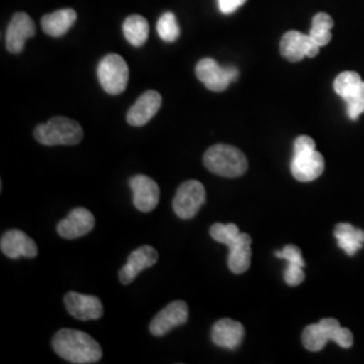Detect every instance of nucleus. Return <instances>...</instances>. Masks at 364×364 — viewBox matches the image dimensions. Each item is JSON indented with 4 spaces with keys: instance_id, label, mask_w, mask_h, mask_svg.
<instances>
[{
    "instance_id": "nucleus-1",
    "label": "nucleus",
    "mask_w": 364,
    "mask_h": 364,
    "mask_svg": "<svg viewBox=\"0 0 364 364\" xmlns=\"http://www.w3.org/2000/svg\"><path fill=\"white\" fill-rule=\"evenodd\" d=\"M52 346L60 358L70 363H97L103 356L100 344L88 333L76 329H61L57 332Z\"/></svg>"
},
{
    "instance_id": "nucleus-2",
    "label": "nucleus",
    "mask_w": 364,
    "mask_h": 364,
    "mask_svg": "<svg viewBox=\"0 0 364 364\" xmlns=\"http://www.w3.org/2000/svg\"><path fill=\"white\" fill-rule=\"evenodd\" d=\"M203 161L210 173L227 178L240 177L248 168L246 156L230 144H219L209 147Z\"/></svg>"
},
{
    "instance_id": "nucleus-3",
    "label": "nucleus",
    "mask_w": 364,
    "mask_h": 364,
    "mask_svg": "<svg viewBox=\"0 0 364 364\" xmlns=\"http://www.w3.org/2000/svg\"><path fill=\"white\" fill-rule=\"evenodd\" d=\"M82 136L84 131L77 122L64 117H53L34 131V138L45 146H73L80 144Z\"/></svg>"
},
{
    "instance_id": "nucleus-4",
    "label": "nucleus",
    "mask_w": 364,
    "mask_h": 364,
    "mask_svg": "<svg viewBox=\"0 0 364 364\" xmlns=\"http://www.w3.org/2000/svg\"><path fill=\"white\" fill-rule=\"evenodd\" d=\"M100 85L109 95H120L127 88L129 66L119 54H108L97 68Z\"/></svg>"
},
{
    "instance_id": "nucleus-5",
    "label": "nucleus",
    "mask_w": 364,
    "mask_h": 364,
    "mask_svg": "<svg viewBox=\"0 0 364 364\" xmlns=\"http://www.w3.org/2000/svg\"><path fill=\"white\" fill-rule=\"evenodd\" d=\"M196 76L212 92H223L239 77L235 66L223 68L213 58H203L196 65Z\"/></svg>"
},
{
    "instance_id": "nucleus-6",
    "label": "nucleus",
    "mask_w": 364,
    "mask_h": 364,
    "mask_svg": "<svg viewBox=\"0 0 364 364\" xmlns=\"http://www.w3.org/2000/svg\"><path fill=\"white\" fill-rule=\"evenodd\" d=\"M205 188L201 182L195 180L183 182L173 200V209L180 219H192L205 203Z\"/></svg>"
},
{
    "instance_id": "nucleus-7",
    "label": "nucleus",
    "mask_w": 364,
    "mask_h": 364,
    "mask_svg": "<svg viewBox=\"0 0 364 364\" xmlns=\"http://www.w3.org/2000/svg\"><path fill=\"white\" fill-rule=\"evenodd\" d=\"M279 50L284 58L290 63H299L302 58H313L320 52V46L317 42L308 34H302L299 31H287L281 39Z\"/></svg>"
},
{
    "instance_id": "nucleus-8",
    "label": "nucleus",
    "mask_w": 364,
    "mask_h": 364,
    "mask_svg": "<svg viewBox=\"0 0 364 364\" xmlns=\"http://www.w3.org/2000/svg\"><path fill=\"white\" fill-rule=\"evenodd\" d=\"M189 309L183 301L170 302L161 312L156 314L150 323V332L154 336H164L169 333L171 329L182 326L188 321Z\"/></svg>"
},
{
    "instance_id": "nucleus-9",
    "label": "nucleus",
    "mask_w": 364,
    "mask_h": 364,
    "mask_svg": "<svg viewBox=\"0 0 364 364\" xmlns=\"http://www.w3.org/2000/svg\"><path fill=\"white\" fill-rule=\"evenodd\" d=\"M64 302H65L68 313L81 321L97 320L103 316L105 312L102 301L95 296L69 291L66 293Z\"/></svg>"
},
{
    "instance_id": "nucleus-10",
    "label": "nucleus",
    "mask_w": 364,
    "mask_h": 364,
    "mask_svg": "<svg viewBox=\"0 0 364 364\" xmlns=\"http://www.w3.org/2000/svg\"><path fill=\"white\" fill-rule=\"evenodd\" d=\"M132 191V201L135 208L141 212H151L156 208L159 201V186L156 182L147 176H134L129 181Z\"/></svg>"
},
{
    "instance_id": "nucleus-11",
    "label": "nucleus",
    "mask_w": 364,
    "mask_h": 364,
    "mask_svg": "<svg viewBox=\"0 0 364 364\" xmlns=\"http://www.w3.org/2000/svg\"><path fill=\"white\" fill-rule=\"evenodd\" d=\"M290 170L297 181H313L324 171V158L316 150L294 153Z\"/></svg>"
},
{
    "instance_id": "nucleus-12",
    "label": "nucleus",
    "mask_w": 364,
    "mask_h": 364,
    "mask_svg": "<svg viewBox=\"0 0 364 364\" xmlns=\"http://www.w3.org/2000/svg\"><path fill=\"white\" fill-rule=\"evenodd\" d=\"M0 248H1V252L11 259H19L22 257L34 258L38 254L36 242L19 230H11L3 235Z\"/></svg>"
},
{
    "instance_id": "nucleus-13",
    "label": "nucleus",
    "mask_w": 364,
    "mask_h": 364,
    "mask_svg": "<svg viewBox=\"0 0 364 364\" xmlns=\"http://www.w3.org/2000/svg\"><path fill=\"white\" fill-rule=\"evenodd\" d=\"M95 227V218L87 208H75L57 225V232L64 239H77L90 234Z\"/></svg>"
},
{
    "instance_id": "nucleus-14",
    "label": "nucleus",
    "mask_w": 364,
    "mask_h": 364,
    "mask_svg": "<svg viewBox=\"0 0 364 364\" xmlns=\"http://www.w3.org/2000/svg\"><path fill=\"white\" fill-rule=\"evenodd\" d=\"M36 36V25L25 13H16L13 16L6 36L7 50L14 54L22 52L26 39Z\"/></svg>"
},
{
    "instance_id": "nucleus-15",
    "label": "nucleus",
    "mask_w": 364,
    "mask_h": 364,
    "mask_svg": "<svg viewBox=\"0 0 364 364\" xmlns=\"http://www.w3.org/2000/svg\"><path fill=\"white\" fill-rule=\"evenodd\" d=\"M158 260V252L151 246H142L132 251L127 263L119 272V279L123 285H130L131 282L139 275V273L154 266Z\"/></svg>"
},
{
    "instance_id": "nucleus-16",
    "label": "nucleus",
    "mask_w": 364,
    "mask_h": 364,
    "mask_svg": "<svg viewBox=\"0 0 364 364\" xmlns=\"http://www.w3.org/2000/svg\"><path fill=\"white\" fill-rule=\"evenodd\" d=\"M161 105H162V97L158 92H144L127 112L129 124L135 127L144 126L154 117V115H156Z\"/></svg>"
},
{
    "instance_id": "nucleus-17",
    "label": "nucleus",
    "mask_w": 364,
    "mask_h": 364,
    "mask_svg": "<svg viewBox=\"0 0 364 364\" xmlns=\"http://www.w3.org/2000/svg\"><path fill=\"white\" fill-rule=\"evenodd\" d=\"M210 336L218 347L236 350L245 338V326L231 318H223L213 326Z\"/></svg>"
},
{
    "instance_id": "nucleus-18",
    "label": "nucleus",
    "mask_w": 364,
    "mask_h": 364,
    "mask_svg": "<svg viewBox=\"0 0 364 364\" xmlns=\"http://www.w3.org/2000/svg\"><path fill=\"white\" fill-rule=\"evenodd\" d=\"M228 247L230 270L235 274L246 273L251 264V236L247 234H239Z\"/></svg>"
},
{
    "instance_id": "nucleus-19",
    "label": "nucleus",
    "mask_w": 364,
    "mask_h": 364,
    "mask_svg": "<svg viewBox=\"0 0 364 364\" xmlns=\"http://www.w3.org/2000/svg\"><path fill=\"white\" fill-rule=\"evenodd\" d=\"M76 19L77 14L73 9H63L45 15L41 21V27L43 33L50 37H61L75 25Z\"/></svg>"
},
{
    "instance_id": "nucleus-20",
    "label": "nucleus",
    "mask_w": 364,
    "mask_h": 364,
    "mask_svg": "<svg viewBox=\"0 0 364 364\" xmlns=\"http://www.w3.org/2000/svg\"><path fill=\"white\" fill-rule=\"evenodd\" d=\"M335 236L338 239V247L343 248L348 255H355L359 248L363 247V231L356 230L351 224H338L335 227Z\"/></svg>"
},
{
    "instance_id": "nucleus-21",
    "label": "nucleus",
    "mask_w": 364,
    "mask_h": 364,
    "mask_svg": "<svg viewBox=\"0 0 364 364\" xmlns=\"http://www.w3.org/2000/svg\"><path fill=\"white\" fill-rule=\"evenodd\" d=\"M149 22L141 15H131L123 23L124 37L132 46H142L149 38Z\"/></svg>"
},
{
    "instance_id": "nucleus-22",
    "label": "nucleus",
    "mask_w": 364,
    "mask_h": 364,
    "mask_svg": "<svg viewBox=\"0 0 364 364\" xmlns=\"http://www.w3.org/2000/svg\"><path fill=\"white\" fill-rule=\"evenodd\" d=\"M332 27H333V19L328 14L318 13L313 18L312 28L309 36L317 42L320 48H323L332 39V34H331Z\"/></svg>"
},
{
    "instance_id": "nucleus-23",
    "label": "nucleus",
    "mask_w": 364,
    "mask_h": 364,
    "mask_svg": "<svg viewBox=\"0 0 364 364\" xmlns=\"http://www.w3.org/2000/svg\"><path fill=\"white\" fill-rule=\"evenodd\" d=\"M363 82V80L356 72H343L335 80L333 88L340 97H343L344 100H348L360 90Z\"/></svg>"
},
{
    "instance_id": "nucleus-24",
    "label": "nucleus",
    "mask_w": 364,
    "mask_h": 364,
    "mask_svg": "<svg viewBox=\"0 0 364 364\" xmlns=\"http://www.w3.org/2000/svg\"><path fill=\"white\" fill-rule=\"evenodd\" d=\"M328 341L329 336L320 323L306 326L302 332V344L308 351H321Z\"/></svg>"
},
{
    "instance_id": "nucleus-25",
    "label": "nucleus",
    "mask_w": 364,
    "mask_h": 364,
    "mask_svg": "<svg viewBox=\"0 0 364 364\" xmlns=\"http://www.w3.org/2000/svg\"><path fill=\"white\" fill-rule=\"evenodd\" d=\"M156 33L165 42H174L180 37V25L173 13L162 14L156 22Z\"/></svg>"
},
{
    "instance_id": "nucleus-26",
    "label": "nucleus",
    "mask_w": 364,
    "mask_h": 364,
    "mask_svg": "<svg viewBox=\"0 0 364 364\" xmlns=\"http://www.w3.org/2000/svg\"><path fill=\"white\" fill-rule=\"evenodd\" d=\"M209 234L213 237V240L223 243L225 246H230L235 239L239 236L240 231L236 224H221L216 223L210 227Z\"/></svg>"
},
{
    "instance_id": "nucleus-27",
    "label": "nucleus",
    "mask_w": 364,
    "mask_h": 364,
    "mask_svg": "<svg viewBox=\"0 0 364 364\" xmlns=\"http://www.w3.org/2000/svg\"><path fill=\"white\" fill-rule=\"evenodd\" d=\"M347 103V112L348 117L352 120H356L364 112V82L360 87V90L356 92L353 96H351L348 100H346Z\"/></svg>"
},
{
    "instance_id": "nucleus-28",
    "label": "nucleus",
    "mask_w": 364,
    "mask_h": 364,
    "mask_svg": "<svg viewBox=\"0 0 364 364\" xmlns=\"http://www.w3.org/2000/svg\"><path fill=\"white\" fill-rule=\"evenodd\" d=\"M275 257L281 258V259H287V263H296V264H299L302 267L305 266V262H304L302 255H301V250L297 246H293V245H289L284 250L277 251Z\"/></svg>"
},
{
    "instance_id": "nucleus-29",
    "label": "nucleus",
    "mask_w": 364,
    "mask_h": 364,
    "mask_svg": "<svg viewBox=\"0 0 364 364\" xmlns=\"http://www.w3.org/2000/svg\"><path fill=\"white\" fill-rule=\"evenodd\" d=\"M305 279V273L302 270V266L296 263H289L285 270V281L290 287H299V284Z\"/></svg>"
},
{
    "instance_id": "nucleus-30",
    "label": "nucleus",
    "mask_w": 364,
    "mask_h": 364,
    "mask_svg": "<svg viewBox=\"0 0 364 364\" xmlns=\"http://www.w3.org/2000/svg\"><path fill=\"white\" fill-rule=\"evenodd\" d=\"M333 341H336L340 347L343 348H350L353 344V336H352L351 331H348L347 328H338Z\"/></svg>"
},
{
    "instance_id": "nucleus-31",
    "label": "nucleus",
    "mask_w": 364,
    "mask_h": 364,
    "mask_svg": "<svg viewBox=\"0 0 364 364\" xmlns=\"http://www.w3.org/2000/svg\"><path fill=\"white\" fill-rule=\"evenodd\" d=\"M316 150V144L311 136L301 135L294 142V153H302V151H311Z\"/></svg>"
},
{
    "instance_id": "nucleus-32",
    "label": "nucleus",
    "mask_w": 364,
    "mask_h": 364,
    "mask_svg": "<svg viewBox=\"0 0 364 364\" xmlns=\"http://www.w3.org/2000/svg\"><path fill=\"white\" fill-rule=\"evenodd\" d=\"M219 9L223 14H232L242 7L247 0H218Z\"/></svg>"
},
{
    "instance_id": "nucleus-33",
    "label": "nucleus",
    "mask_w": 364,
    "mask_h": 364,
    "mask_svg": "<svg viewBox=\"0 0 364 364\" xmlns=\"http://www.w3.org/2000/svg\"><path fill=\"white\" fill-rule=\"evenodd\" d=\"M320 324L324 328L326 335L329 336V340H333L336 332L338 331V328H340L338 320H335V318H324V320L320 321Z\"/></svg>"
}]
</instances>
